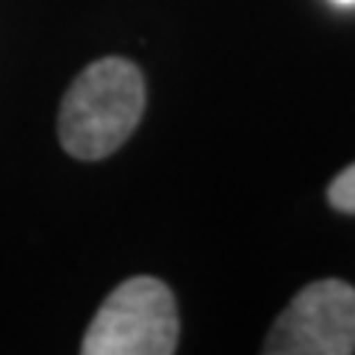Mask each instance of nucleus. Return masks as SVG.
<instances>
[{"label":"nucleus","instance_id":"obj_5","mask_svg":"<svg viewBox=\"0 0 355 355\" xmlns=\"http://www.w3.org/2000/svg\"><path fill=\"white\" fill-rule=\"evenodd\" d=\"M335 3H343V6H352L355 0H335Z\"/></svg>","mask_w":355,"mask_h":355},{"label":"nucleus","instance_id":"obj_4","mask_svg":"<svg viewBox=\"0 0 355 355\" xmlns=\"http://www.w3.org/2000/svg\"><path fill=\"white\" fill-rule=\"evenodd\" d=\"M329 205L340 214H355V163L343 169L329 187Z\"/></svg>","mask_w":355,"mask_h":355},{"label":"nucleus","instance_id":"obj_3","mask_svg":"<svg viewBox=\"0 0 355 355\" xmlns=\"http://www.w3.org/2000/svg\"><path fill=\"white\" fill-rule=\"evenodd\" d=\"M270 355H349L355 352V287L323 279L302 287L275 320L263 343Z\"/></svg>","mask_w":355,"mask_h":355},{"label":"nucleus","instance_id":"obj_2","mask_svg":"<svg viewBox=\"0 0 355 355\" xmlns=\"http://www.w3.org/2000/svg\"><path fill=\"white\" fill-rule=\"evenodd\" d=\"M178 349L175 296L160 279L119 284L83 335V355H172Z\"/></svg>","mask_w":355,"mask_h":355},{"label":"nucleus","instance_id":"obj_1","mask_svg":"<svg viewBox=\"0 0 355 355\" xmlns=\"http://www.w3.org/2000/svg\"><path fill=\"white\" fill-rule=\"evenodd\" d=\"M146 80L130 60L104 57L74 77L60 107V142L77 160H104L137 130Z\"/></svg>","mask_w":355,"mask_h":355}]
</instances>
